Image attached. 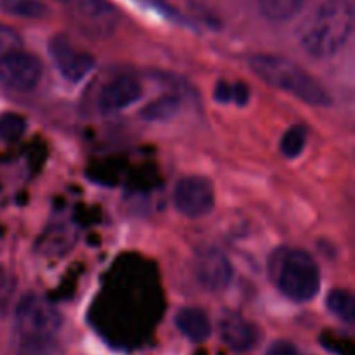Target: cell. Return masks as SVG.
Returning a JSON list of instances; mask_svg holds the SVG:
<instances>
[{
	"label": "cell",
	"instance_id": "cell-1",
	"mask_svg": "<svg viewBox=\"0 0 355 355\" xmlns=\"http://www.w3.org/2000/svg\"><path fill=\"white\" fill-rule=\"evenodd\" d=\"M350 0H324L300 28V45L311 58L326 59L342 51L352 35Z\"/></svg>",
	"mask_w": 355,
	"mask_h": 355
},
{
	"label": "cell",
	"instance_id": "cell-2",
	"mask_svg": "<svg viewBox=\"0 0 355 355\" xmlns=\"http://www.w3.org/2000/svg\"><path fill=\"white\" fill-rule=\"evenodd\" d=\"M248 62L252 71L267 85L284 90L311 106H331L333 99L328 90L319 83L318 78L291 59L276 54H255Z\"/></svg>",
	"mask_w": 355,
	"mask_h": 355
},
{
	"label": "cell",
	"instance_id": "cell-3",
	"mask_svg": "<svg viewBox=\"0 0 355 355\" xmlns=\"http://www.w3.org/2000/svg\"><path fill=\"white\" fill-rule=\"evenodd\" d=\"M62 326L58 309L35 293L24 295L16 307L19 355H52L55 336Z\"/></svg>",
	"mask_w": 355,
	"mask_h": 355
},
{
	"label": "cell",
	"instance_id": "cell-4",
	"mask_svg": "<svg viewBox=\"0 0 355 355\" xmlns=\"http://www.w3.org/2000/svg\"><path fill=\"white\" fill-rule=\"evenodd\" d=\"M270 277L291 302L305 304L321 290V270L305 250L283 248L270 257Z\"/></svg>",
	"mask_w": 355,
	"mask_h": 355
},
{
	"label": "cell",
	"instance_id": "cell-5",
	"mask_svg": "<svg viewBox=\"0 0 355 355\" xmlns=\"http://www.w3.org/2000/svg\"><path fill=\"white\" fill-rule=\"evenodd\" d=\"M76 26L89 37L104 38L118 26V12L107 0H68Z\"/></svg>",
	"mask_w": 355,
	"mask_h": 355
},
{
	"label": "cell",
	"instance_id": "cell-6",
	"mask_svg": "<svg viewBox=\"0 0 355 355\" xmlns=\"http://www.w3.org/2000/svg\"><path fill=\"white\" fill-rule=\"evenodd\" d=\"M42 78V62L21 49L0 55V82L14 92H30Z\"/></svg>",
	"mask_w": 355,
	"mask_h": 355
},
{
	"label": "cell",
	"instance_id": "cell-7",
	"mask_svg": "<svg viewBox=\"0 0 355 355\" xmlns=\"http://www.w3.org/2000/svg\"><path fill=\"white\" fill-rule=\"evenodd\" d=\"M173 203L177 210L186 217H203L215 207L214 186L207 177H182L173 189Z\"/></svg>",
	"mask_w": 355,
	"mask_h": 355
},
{
	"label": "cell",
	"instance_id": "cell-8",
	"mask_svg": "<svg viewBox=\"0 0 355 355\" xmlns=\"http://www.w3.org/2000/svg\"><path fill=\"white\" fill-rule=\"evenodd\" d=\"M193 269L198 283L211 293H220L227 290L232 281L231 262L215 246H205L198 250Z\"/></svg>",
	"mask_w": 355,
	"mask_h": 355
},
{
	"label": "cell",
	"instance_id": "cell-9",
	"mask_svg": "<svg viewBox=\"0 0 355 355\" xmlns=\"http://www.w3.org/2000/svg\"><path fill=\"white\" fill-rule=\"evenodd\" d=\"M49 52H51L59 73L69 82H82L96 66L92 55L75 49L69 44L68 38L61 37V35L49 42Z\"/></svg>",
	"mask_w": 355,
	"mask_h": 355
},
{
	"label": "cell",
	"instance_id": "cell-10",
	"mask_svg": "<svg viewBox=\"0 0 355 355\" xmlns=\"http://www.w3.org/2000/svg\"><path fill=\"white\" fill-rule=\"evenodd\" d=\"M220 340L236 354L252 350L260 340V329L236 312H227L218 321Z\"/></svg>",
	"mask_w": 355,
	"mask_h": 355
},
{
	"label": "cell",
	"instance_id": "cell-11",
	"mask_svg": "<svg viewBox=\"0 0 355 355\" xmlns=\"http://www.w3.org/2000/svg\"><path fill=\"white\" fill-rule=\"evenodd\" d=\"M142 97V85L134 76L121 75L113 78L101 89L97 106L103 113H114L132 106Z\"/></svg>",
	"mask_w": 355,
	"mask_h": 355
},
{
	"label": "cell",
	"instance_id": "cell-12",
	"mask_svg": "<svg viewBox=\"0 0 355 355\" xmlns=\"http://www.w3.org/2000/svg\"><path fill=\"white\" fill-rule=\"evenodd\" d=\"M175 326L191 342H207L211 335V322L207 312L198 307H184L177 312Z\"/></svg>",
	"mask_w": 355,
	"mask_h": 355
},
{
	"label": "cell",
	"instance_id": "cell-13",
	"mask_svg": "<svg viewBox=\"0 0 355 355\" xmlns=\"http://www.w3.org/2000/svg\"><path fill=\"white\" fill-rule=\"evenodd\" d=\"M326 307L333 315L347 324H354L355 321V298L349 290L336 288L326 298Z\"/></svg>",
	"mask_w": 355,
	"mask_h": 355
},
{
	"label": "cell",
	"instance_id": "cell-14",
	"mask_svg": "<svg viewBox=\"0 0 355 355\" xmlns=\"http://www.w3.org/2000/svg\"><path fill=\"white\" fill-rule=\"evenodd\" d=\"M180 110V97L170 96L159 97V99L149 103L144 110L141 111V116L148 121H165L175 116Z\"/></svg>",
	"mask_w": 355,
	"mask_h": 355
},
{
	"label": "cell",
	"instance_id": "cell-15",
	"mask_svg": "<svg viewBox=\"0 0 355 355\" xmlns=\"http://www.w3.org/2000/svg\"><path fill=\"white\" fill-rule=\"evenodd\" d=\"M0 9L6 14L28 19H42L49 14L45 3L38 0H0Z\"/></svg>",
	"mask_w": 355,
	"mask_h": 355
},
{
	"label": "cell",
	"instance_id": "cell-16",
	"mask_svg": "<svg viewBox=\"0 0 355 355\" xmlns=\"http://www.w3.org/2000/svg\"><path fill=\"white\" fill-rule=\"evenodd\" d=\"M307 0H259L263 16L270 21H286L304 7Z\"/></svg>",
	"mask_w": 355,
	"mask_h": 355
},
{
	"label": "cell",
	"instance_id": "cell-17",
	"mask_svg": "<svg viewBox=\"0 0 355 355\" xmlns=\"http://www.w3.org/2000/svg\"><path fill=\"white\" fill-rule=\"evenodd\" d=\"M309 137V128L305 125L297 123L293 127L288 128L284 132L283 139H281V153H283L284 158H297L302 155L305 144H307Z\"/></svg>",
	"mask_w": 355,
	"mask_h": 355
},
{
	"label": "cell",
	"instance_id": "cell-18",
	"mask_svg": "<svg viewBox=\"0 0 355 355\" xmlns=\"http://www.w3.org/2000/svg\"><path fill=\"white\" fill-rule=\"evenodd\" d=\"M26 130V121L21 114L7 113L0 118V139L6 142H14Z\"/></svg>",
	"mask_w": 355,
	"mask_h": 355
},
{
	"label": "cell",
	"instance_id": "cell-19",
	"mask_svg": "<svg viewBox=\"0 0 355 355\" xmlns=\"http://www.w3.org/2000/svg\"><path fill=\"white\" fill-rule=\"evenodd\" d=\"M21 47V37L12 28L0 24V55L10 51H17Z\"/></svg>",
	"mask_w": 355,
	"mask_h": 355
},
{
	"label": "cell",
	"instance_id": "cell-20",
	"mask_svg": "<svg viewBox=\"0 0 355 355\" xmlns=\"http://www.w3.org/2000/svg\"><path fill=\"white\" fill-rule=\"evenodd\" d=\"M266 355H311V354L302 352L297 345H293L291 342H286V340H277V342L270 343V347L267 349Z\"/></svg>",
	"mask_w": 355,
	"mask_h": 355
},
{
	"label": "cell",
	"instance_id": "cell-21",
	"mask_svg": "<svg viewBox=\"0 0 355 355\" xmlns=\"http://www.w3.org/2000/svg\"><path fill=\"white\" fill-rule=\"evenodd\" d=\"M214 99L220 104H229L232 101V85L227 83L225 80L217 82L214 90Z\"/></svg>",
	"mask_w": 355,
	"mask_h": 355
},
{
	"label": "cell",
	"instance_id": "cell-22",
	"mask_svg": "<svg viewBox=\"0 0 355 355\" xmlns=\"http://www.w3.org/2000/svg\"><path fill=\"white\" fill-rule=\"evenodd\" d=\"M232 101L238 104L239 107L246 106L250 101V89L248 85H245L243 82H238L232 85Z\"/></svg>",
	"mask_w": 355,
	"mask_h": 355
},
{
	"label": "cell",
	"instance_id": "cell-23",
	"mask_svg": "<svg viewBox=\"0 0 355 355\" xmlns=\"http://www.w3.org/2000/svg\"><path fill=\"white\" fill-rule=\"evenodd\" d=\"M141 2H146V3H148V6H151V7H156V9H158L159 12L165 14L166 17H172L173 21H182V17H180L179 14H177V10H173L172 7H168V6H166V3H163L162 0H141Z\"/></svg>",
	"mask_w": 355,
	"mask_h": 355
}]
</instances>
